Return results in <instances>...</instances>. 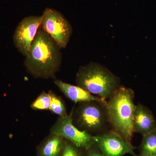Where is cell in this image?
Returning a JSON list of instances; mask_svg holds the SVG:
<instances>
[{"instance_id":"obj_16","label":"cell","mask_w":156,"mask_h":156,"mask_svg":"<svg viewBox=\"0 0 156 156\" xmlns=\"http://www.w3.org/2000/svg\"><path fill=\"white\" fill-rule=\"evenodd\" d=\"M87 151L86 156H104L96 144L91 147Z\"/></svg>"},{"instance_id":"obj_1","label":"cell","mask_w":156,"mask_h":156,"mask_svg":"<svg viewBox=\"0 0 156 156\" xmlns=\"http://www.w3.org/2000/svg\"><path fill=\"white\" fill-rule=\"evenodd\" d=\"M60 48L41 27L25 56L24 67L34 77L54 78L62 61Z\"/></svg>"},{"instance_id":"obj_6","label":"cell","mask_w":156,"mask_h":156,"mask_svg":"<svg viewBox=\"0 0 156 156\" xmlns=\"http://www.w3.org/2000/svg\"><path fill=\"white\" fill-rule=\"evenodd\" d=\"M72 115L73 110L66 116L59 117L51 128L50 133L61 136L77 147L87 151L95 144V136L75 126Z\"/></svg>"},{"instance_id":"obj_10","label":"cell","mask_w":156,"mask_h":156,"mask_svg":"<svg viewBox=\"0 0 156 156\" xmlns=\"http://www.w3.org/2000/svg\"><path fill=\"white\" fill-rule=\"evenodd\" d=\"M54 83L70 100L75 103H82L91 101H97L107 103V101L92 95L79 86L65 83L60 80H56Z\"/></svg>"},{"instance_id":"obj_15","label":"cell","mask_w":156,"mask_h":156,"mask_svg":"<svg viewBox=\"0 0 156 156\" xmlns=\"http://www.w3.org/2000/svg\"><path fill=\"white\" fill-rule=\"evenodd\" d=\"M81 149L68 140H66L65 145L61 156H83Z\"/></svg>"},{"instance_id":"obj_17","label":"cell","mask_w":156,"mask_h":156,"mask_svg":"<svg viewBox=\"0 0 156 156\" xmlns=\"http://www.w3.org/2000/svg\"><path fill=\"white\" fill-rule=\"evenodd\" d=\"M133 156H145L141 155H136L135 154H134V155H133Z\"/></svg>"},{"instance_id":"obj_8","label":"cell","mask_w":156,"mask_h":156,"mask_svg":"<svg viewBox=\"0 0 156 156\" xmlns=\"http://www.w3.org/2000/svg\"><path fill=\"white\" fill-rule=\"evenodd\" d=\"M41 16H30L23 18L17 26L13 41L15 47L26 56L35 38L41 22Z\"/></svg>"},{"instance_id":"obj_11","label":"cell","mask_w":156,"mask_h":156,"mask_svg":"<svg viewBox=\"0 0 156 156\" xmlns=\"http://www.w3.org/2000/svg\"><path fill=\"white\" fill-rule=\"evenodd\" d=\"M61 136L51 134L43 144L40 151V156H61L66 140Z\"/></svg>"},{"instance_id":"obj_3","label":"cell","mask_w":156,"mask_h":156,"mask_svg":"<svg viewBox=\"0 0 156 156\" xmlns=\"http://www.w3.org/2000/svg\"><path fill=\"white\" fill-rule=\"evenodd\" d=\"M76 82L92 95L107 101L121 87V80L106 67L95 62L81 66Z\"/></svg>"},{"instance_id":"obj_2","label":"cell","mask_w":156,"mask_h":156,"mask_svg":"<svg viewBox=\"0 0 156 156\" xmlns=\"http://www.w3.org/2000/svg\"><path fill=\"white\" fill-rule=\"evenodd\" d=\"M134 97L132 89L121 86L107 101L105 105L112 129L130 143L134 133L133 118L136 106Z\"/></svg>"},{"instance_id":"obj_9","label":"cell","mask_w":156,"mask_h":156,"mask_svg":"<svg viewBox=\"0 0 156 156\" xmlns=\"http://www.w3.org/2000/svg\"><path fill=\"white\" fill-rule=\"evenodd\" d=\"M134 132L145 135L156 129V121L152 112L141 104L136 105L133 118Z\"/></svg>"},{"instance_id":"obj_14","label":"cell","mask_w":156,"mask_h":156,"mask_svg":"<svg viewBox=\"0 0 156 156\" xmlns=\"http://www.w3.org/2000/svg\"><path fill=\"white\" fill-rule=\"evenodd\" d=\"M50 97L49 93L42 92L32 103L31 107L35 110H48L50 108Z\"/></svg>"},{"instance_id":"obj_12","label":"cell","mask_w":156,"mask_h":156,"mask_svg":"<svg viewBox=\"0 0 156 156\" xmlns=\"http://www.w3.org/2000/svg\"><path fill=\"white\" fill-rule=\"evenodd\" d=\"M140 152L141 155L156 156V129L143 135Z\"/></svg>"},{"instance_id":"obj_5","label":"cell","mask_w":156,"mask_h":156,"mask_svg":"<svg viewBox=\"0 0 156 156\" xmlns=\"http://www.w3.org/2000/svg\"><path fill=\"white\" fill-rule=\"evenodd\" d=\"M40 27L60 49L67 47L73 34V28L67 19L57 10L46 8L41 15Z\"/></svg>"},{"instance_id":"obj_13","label":"cell","mask_w":156,"mask_h":156,"mask_svg":"<svg viewBox=\"0 0 156 156\" xmlns=\"http://www.w3.org/2000/svg\"><path fill=\"white\" fill-rule=\"evenodd\" d=\"M49 94L50 97V108L51 112L59 117H64L67 116L66 108L62 99L52 91H50Z\"/></svg>"},{"instance_id":"obj_4","label":"cell","mask_w":156,"mask_h":156,"mask_svg":"<svg viewBox=\"0 0 156 156\" xmlns=\"http://www.w3.org/2000/svg\"><path fill=\"white\" fill-rule=\"evenodd\" d=\"M106 104L97 101L80 103L76 110L73 109V123L89 134L102 133L109 124Z\"/></svg>"},{"instance_id":"obj_7","label":"cell","mask_w":156,"mask_h":156,"mask_svg":"<svg viewBox=\"0 0 156 156\" xmlns=\"http://www.w3.org/2000/svg\"><path fill=\"white\" fill-rule=\"evenodd\" d=\"M95 136V144L104 156L134 155L135 154L134 150L136 148L112 129Z\"/></svg>"}]
</instances>
